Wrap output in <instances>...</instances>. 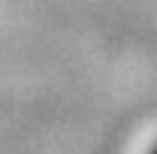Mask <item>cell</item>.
<instances>
[{
    "label": "cell",
    "instance_id": "6da1fadb",
    "mask_svg": "<svg viewBox=\"0 0 157 154\" xmlns=\"http://www.w3.org/2000/svg\"><path fill=\"white\" fill-rule=\"evenodd\" d=\"M145 154H157V139L151 142V145H148V151H145Z\"/></svg>",
    "mask_w": 157,
    "mask_h": 154
}]
</instances>
